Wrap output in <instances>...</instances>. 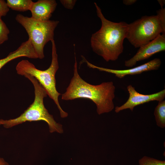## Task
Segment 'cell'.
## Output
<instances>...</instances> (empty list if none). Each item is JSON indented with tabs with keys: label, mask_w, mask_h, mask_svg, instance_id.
<instances>
[{
	"label": "cell",
	"mask_w": 165,
	"mask_h": 165,
	"mask_svg": "<svg viewBox=\"0 0 165 165\" xmlns=\"http://www.w3.org/2000/svg\"><path fill=\"white\" fill-rule=\"evenodd\" d=\"M84 62L90 68L96 69L100 71L113 74L117 78L121 79L128 75H132L140 74L143 72L156 70L160 68L161 61L159 58H155L152 60L137 67L125 70H116L99 67L95 65L88 61L84 58Z\"/></svg>",
	"instance_id": "9"
},
{
	"label": "cell",
	"mask_w": 165,
	"mask_h": 165,
	"mask_svg": "<svg viewBox=\"0 0 165 165\" xmlns=\"http://www.w3.org/2000/svg\"><path fill=\"white\" fill-rule=\"evenodd\" d=\"M127 89L129 94V98L123 104L115 107V112L116 113L127 109L132 112L137 106L150 101H161L164 100L165 97V89L154 94L147 95L139 93L131 85L127 86Z\"/></svg>",
	"instance_id": "7"
},
{
	"label": "cell",
	"mask_w": 165,
	"mask_h": 165,
	"mask_svg": "<svg viewBox=\"0 0 165 165\" xmlns=\"http://www.w3.org/2000/svg\"><path fill=\"white\" fill-rule=\"evenodd\" d=\"M0 165H9V164L4 159L0 157Z\"/></svg>",
	"instance_id": "19"
},
{
	"label": "cell",
	"mask_w": 165,
	"mask_h": 165,
	"mask_svg": "<svg viewBox=\"0 0 165 165\" xmlns=\"http://www.w3.org/2000/svg\"><path fill=\"white\" fill-rule=\"evenodd\" d=\"M154 115L156 125L164 128L165 127V101H159L154 111Z\"/></svg>",
	"instance_id": "13"
},
{
	"label": "cell",
	"mask_w": 165,
	"mask_h": 165,
	"mask_svg": "<svg viewBox=\"0 0 165 165\" xmlns=\"http://www.w3.org/2000/svg\"><path fill=\"white\" fill-rule=\"evenodd\" d=\"M9 30L5 22L0 19V45L7 41Z\"/></svg>",
	"instance_id": "15"
},
{
	"label": "cell",
	"mask_w": 165,
	"mask_h": 165,
	"mask_svg": "<svg viewBox=\"0 0 165 165\" xmlns=\"http://www.w3.org/2000/svg\"><path fill=\"white\" fill-rule=\"evenodd\" d=\"M165 50V35H159L154 39L139 47L136 54L125 61V65L132 67L139 61L147 59L153 55Z\"/></svg>",
	"instance_id": "8"
},
{
	"label": "cell",
	"mask_w": 165,
	"mask_h": 165,
	"mask_svg": "<svg viewBox=\"0 0 165 165\" xmlns=\"http://www.w3.org/2000/svg\"><path fill=\"white\" fill-rule=\"evenodd\" d=\"M24 76L32 83L35 90V99L33 102L20 116L13 119L4 120L0 119V125L6 128L12 127L27 121H44L48 124L50 133L63 132L62 126L57 123L46 108L44 98L47 94L42 85L33 77L25 74Z\"/></svg>",
	"instance_id": "3"
},
{
	"label": "cell",
	"mask_w": 165,
	"mask_h": 165,
	"mask_svg": "<svg viewBox=\"0 0 165 165\" xmlns=\"http://www.w3.org/2000/svg\"><path fill=\"white\" fill-rule=\"evenodd\" d=\"M33 2L31 0H7L6 1L9 8L20 12L29 10Z\"/></svg>",
	"instance_id": "12"
},
{
	"label": "cell",
	"mask_w": 165,
	"mask_h": 165,
	"mask_svg": "<svg viewBox=\"0 0 165 165\" xmlns=\"http://www.w3.org/2000/svg\"><path fill=\"white\" fill-rule=\"evenodd\" d=\"M52 46V61L49 68L44 70L37 68L31 63L26 60L19 62L16 66L18 74L24 75H29L34 77L42 85L47 95L52 99L59 109L61 116L64 118L68 116V114L61 108L58 101L59 96L61 94L57 90L56 88L55 74L59 68L58 55L56 45L54 40L51 41Z\"/></svg>",
	"instance_id": "4"
},
{
	"label": "cell",
	"mask_w": 165,
	"mask_h": 165,
	"mask_svg": "<svg viewBox=\"0 0 165 165\" xmlns=\"http://www.w3.org/2000/svg\"><path fill=\"white\" fill-rule=\"evenodd\" d=\"M60 2L62 5L66 9H71L74 6L76 0H61Z\"/></svg>",
	"instance_id": "17"
},
{
	"label": "cell",
	"mask_w": 165,
	"mask_h": 165,
	"mask_svg": "<svg viewBox=\"0 0 165 165\" xmlns=\"http://www.w3.org/2000/svg\"><path fill=\"white\" fill-rule=\"evenodd\" d=\"M57 5L55 0H39L35 2H33L29 10L31 13V17L39 21H48Z\"/></svg>",
	"instance_id": "10"
},
{
	"label": "cell",
	"mask_w": 165,
	"mask_h": 165,
	"mask_svg": "<svg viewBox=\"0 0 165 165\" xmlns=\"http://www.w3.org/2000/svg\"><path fill=\"white\" fill-rule=\"evenodd\" d=\"M9 11V8L4 0H0V19L6 16Z\"/></svg>",
	"instance_id": "16"
},
{
	"label": "cell",
	"mask_w": 165,
	"mask_h": 165,
	"mask_svg": "<svg viewBox=\"0 0 165 165\" xmlns=\"http://www.w3.org/2000/svg\"><path fill=\"white\" fill-rule=\"evenodd\" d=\"M136 1V0H124L123 3L125 5H130L134 3Z\"/></svg>",
	"instance_id": "18"
},
{
	"label": "cell",
	"mask_w": 165,
	"mask_h": 165,
	"mask_svg": "<svg viewBox=\"0 0 165 165\" xmlns=\"http://www.w3.org/2000/svg\"><path fill=\"white\" fill-rule=\"evenodd\" d=\"M15 19L26 30L38 58H43L44 46L54 39V30L59 21H41L21 14L17 15Z\"/></svg>",
	"instance_id": "5"
},
{
	"label": "cell",
	"mask_w": 165,
	"mask_h": 165,
	"mask_svg": "<svg viewBox=\"0 0 165 165\" xmlns=\"http://www.w3.org/2000/svg\"><path fill=\"white\" fill-rule=\"evenodd\" d=\"M158 2L161 6V8H163V6L165 5V0H158Z\"/></svg>",
	"instance_id": "20"
},
{
	"label": "cell",
	"mask_w": 165,
	"mask_h": 165,
	"mask_svg": "<svg viewBox=\"0 0 165 165\" xmlns=\"http://www.w3.org/2000/svg\"><path fill=\"white\" fill-rule=\"evenodd\" d=\"M23 57L33 59L38 58L31 40L29 38L22 43L16 50L10 53L6 57L0 59V70L9 61Z\"/></svg>",
	"instance_id": "11"
},
{
	"label": "cell",
	"mask_w": 165,
	"mask_h": 165,
	"mask_svg": "<svg viewBox=\"0 0 165 165\" xmlns=\"http://www.w3.org/2000/svg\"><path fill=\"white\" fill-rule=\"evenodd\" d=\"M75 59L73 75L66 91L62 94V99L68 101L77 98L87 99L96 104L98 115L112 111L114 108L113 100L116 88L113 82H104L93 85L86 82L78 73L75 53Z\"/></svg>",
	"instance_id": "2"
},
{
	"label": "cell",
	"mask_w": 165,
	"mask_h": 165,
	"mask_svg": "<svg viewBox=\"0 0 165 165\" xmlns=\"http://www.w3.org/2000/svg\"><path fill=\"white\" fill-rule=\"evenodd\" d=\"M94 4L101 25L100 29L91 36V47L94 52L106 62L115 61L123 52V43L127 37L128 24L124 21L114 22L107 20L97 4L96 2Z\"/></svg>",
	"instance_id": "1"
},
{
	"label": "cell",
	"mask_w": 165,
	"mask_h": 165,
	"mask_svg": "<svg viewBox=\"0 0 165 165\" xmlns=\"http://www.w3.org/2000/svg\"><path fill=\"white\" fill-rule=\"evenodd\" d=\"M161 34L165 35V25L159 16H145L128 24L126 38L135 48H139Z\"/></svg>",
	"instance_id": "6"
},
{
	"label": "cell",
	"mask_w": 165,
	"mask_h": 165,
	"mask_svg": "<svg viewBox=\"0 0 165 165\" xmlns=\"http://www.w3.org/2000/svg\"><path fill=\"white\" fill-rule=\"evenodd\" d=\"M139 165H165V161L144 156L138 161Z\"/></svg>",
	"instance_id": "14"
}]
</instances>
